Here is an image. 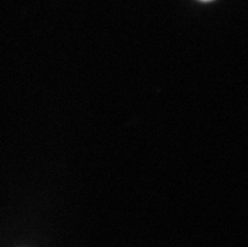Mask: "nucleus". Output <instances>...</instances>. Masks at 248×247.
<instances>
[{"label":"nucleus","instance_id":"obj_1","mask_svg":"<svg viewBox=\"0 0 248 247\" xmlns=\"http://www.w3.org/2000/svg\"><path fill=\"white\" fill-rule=\"evenodd\" d=\"M201 1H212V0H201Z\"/></svg>","mask_w":248,"mask_h":247}]
</instances>
